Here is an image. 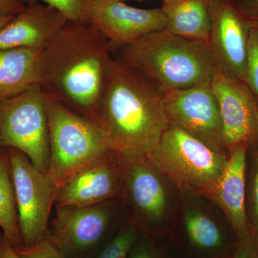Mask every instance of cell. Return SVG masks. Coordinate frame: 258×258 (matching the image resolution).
I'll return each instance as SVG.
<instances>
[{
    "instance_id": "obj_9",
    "label": "cell",
    "mask_w": 258,
    "mask_h": 258,
    "mask_svg": "<svg viewBox=\"0 0 258 258\" xmlns=\"http://www.w3.org/2000/svg\"><path fill=\"white\" fill-rule=\"evenodd\" d=\"M221 114L227 152L239 144L249 148L258 141V102L247 85L215 61L211 81Z\"/></svg>"
},
{
    "instance_id": "obj_35",
    "label": "cell",
    "mask_w": 258,
    "mask_h": 258,
    "mask_svg": "<svg viewBox=\"0 0 258 258\" xmlns=\"http://www.w3.org/2000/svg\"><path fill=\"white\" fill-rule=\"evenodd\" d=\"M232 1L235 2V3H236V0H232Z\"/></svg>"
},
{
    "instance_id": "obj_6",
    "label": "cell",
    "mask_w": 258,
    "mask_h": 258,
    "mask_svg": "<svg viewBox=\"0 0 258 258\" xmlns=\"http://www.w3.org/2000/svg\"><path fill=\"white\" fill-rule=\"evenodd\" d=\"M0 148L21 151L37 169L47 172L50 137L46 97L37 83L0 101Z\"/></svg>"
},
{
    "instance_id": "obj_15",
    "label": "cell",
    "mask_w": 258,
    "mask_h": 258,
    "mask_svg": "<svg viewBox=\"0 0 258 258\" xmlns=\"http://www.w3.org/2000/svg\"><path fill=\"white\" fill-rule=\"evenodd\" d=\"M247 152L248 147L243 143L237 144L229 151L227 164L211 198L225 213L239 241L252 232L246 205Z\"/></svg>"
},
{
    "instance_id": "obj_31",
    "label": "cell",
    "mask_w": 258,
    "mask_h": 258,
    "mask_svg": "<svg viewBox=\"0 0 258 258\" xmlns=\"http://www.w3.org/2000/svg\"><path fill=\"white\" fill-rule=\"evenodd\" d=\"M12 18L13 17H8V18H6V17H0V29L3 28L10 21V19Z\"/></svg>"
},
{
    "instance_id": "obj_22",
    "label": "cell",
    "mask_w": 258,
    "mask_h": 258,
    "mask_svg": "<svg viewBox=\"0 0 258 258\" xmlns=\"http://www.w3.org/2000/svg\"><path fill=\"white\" fill-rule=\"evenodd\" d=\"M252 152L249 181L246 189V205L249 225L258 238V141L249 148Z\"/></svg>"
},
{
    "instance_id": "obj_14",
    "label": "cell",
    "mask_w": 258,
    "mask_h": 258,
    "mask_svg": "<svg viewBox=\"0 0 258 258\" xmlns=\"http://www.w3.org/2000/svg\"><path fill=\"white\" fill-rule=\"evenodd\" d=\"M122 195L119 161L113 150L61 185L55 207L91 206L116 201Z\"/></svg>"
},
{
    "instance_id": "obj_32",
    "label": "cell",
    "mask_w": 258,
    "mask_h": 258,
    "mask_svg": "<svg viewBox=\"0 0 258 258\" xmlns=\"http://www.w3.org/2000/svg\"><path fill=\"white\" fill-rule=\"evenodd\" d=\"M250 21L251 25L254 28L258 29V18H249Z\"/></svg>"
},
{
    "instance_id": "obj_18",
    "label": "cell",
    "mask_w": 258,
    "mask_h": 258,
    "mask_svg": "<svg viewBox=\"0 0 258 258\" xmlns=\"http://www.w3.org/2000/svg\"><path fill=\"white\" fill-rule=\"evenodd\" d=\"M40 50L0 49V101L37 84Z\"/></svg>"
},
{
    "instance_id": "obj_25",
    "label": "cell",
    "mask_w": 258,
    "mask_h": 258,
    "mask_svg": "<svg viewBox=\"0 0 258 258\" xmlns=\"http://www.w3.org/2000/svg\"><path fill=\"white\" fill-rule=\"evenodd\" d=\"M20 258H67L66 254L50 237L32 247L15 249Z\"/></svg>"
},
{
    "instance_id": "obj_13",
    "label": "cell",
    "mask_w": 258,
    "mask_h": 258,
    "mask_svg": "<svg viewBox=\"0 0 258 258\" xmlns=\"http://www.w3.org/2000/svg\"><path fill=\"white\" fill-rule=\"evenodd\" d=\"M114 202L56 208L48 237L64 253L79 254L98 243L111 221Z\"/></svg>"
},
{
    "instance_id": "obj_7",
    "label": "cell",
    "mask_w": 258,
    "mask_h": 258,
    "mask_svg": "<svg viewBox=\"0 0 258 258\" xmlns=\"http://www.w3.org/2000/svg\"><path fill=\"white\" fill-rule=\"evenodd\" d=\"M8 149L20 235L24 247H32L48 237L51 211L59 186L21 151Z\"/></svg>"
},
{
    "instance_id": "obj_12",
    "label": "cell",
    "mask_w": 258,
    "mask_h": 258,
    "mask_svg": "<svg viewBox=\"0 0 258 258\" xmlns=\"http://www.w3.org/2000/svg\"><path fill=\"white\" fill-rule=\"evenodd\" d=\"M90 24L106 37L114 52L166 28L161 8L141 9L122 0H96Z\"/></svg>"
},
{
    "instance_id": "obj_11",
    "label": "cell",
    "mask_w": 258,
    "mask_h": 258,
    "mask_svg": "<svg viewBox=\"0 0 258 258\" xmlns=\"http://www.w3.org/2000/svg\"><path fill=\"white\" fill-rule=\"evenodd\" d=\"M210 12V52L217 62L246 85L249 19L232 0H211Z\"/></svg>"
},
{
    "instance_id": "obj_19",
    "label": "cell",
    "mask_w": 258,
    "mask_h": 258,
    "mask_svg": "<svg viewBox=\"0 0 258 258\" xmlns=\"http://www.w3.org/2000/svg\"><path fill=\"white\" fill-rule=\"evenodd\" d=\"M0 230L13 248L23 247L8 148H0Z\"/></svg>"
},
{
    "instance_id": "obj_4",
    "label": "cell",
    "mask_w": 258,
    "mask_h": 258,
    "mask_svg": "<svg viewBox=\"0 0 258 258\" xmlns=\"http://www.w3.org/2000/svg\"><path fill=\"white\" fill-rule=\"evenodd\" d=\"M147 157L180 191L210 200L228 159L227 153L171 124Z\"/></svg>"
},
{
    "instance_id": "obj_8",
    "label": "cell",
    "mask_w": 258,
    "mask_h": 258,
    "mask_svg": "<svg viewBox=\"0 0 258 258\" xmlns=\"http://www.w3.org/2000/svg\"><path fill=\"white\" fill-rule=\"evenodd\" d=\"M164 109L169 124L217 150L229 153L224 143L220 107L211 83L164 91Z\"/></svg>"
},
{
    "instance_id": "obj_2",
    "label": "cell",
    "mask_w": 258,
    "mask_h": 258,
    "mask_svg": "<svg viewBox=\"0 0 258 258\" xmlns=\"http://www.w3.org/2000/svg\"><path fill=\"white\" fill-rule=\"evenodd\" d=\"M91 120L101 127L115 152L148 156L169 125L164 91L113 56Z\"/></svg>"
},
{
    "instance_id": "obj_17",
    "label": "cell",
    "mask_w": 258,
    "mask_h": 258,
    "mask_svg": "<svg viewBox=\"0 0 258 258\" xmlns=\"http://www.w3.org/2000/svg\"><path fill=\"white\" fill-rule=\"evenodd\" d=\"M211 0H174L162 4L166 30L178 36L208 44L211 30Z\"/></svg>"
},
{
    "instance_id": "obj_10",
    "label": "cell",
    "mask_w": 258,
    "mask_h": 258,
    "mask_svg": "<svg viewBox=\"0 0 258 258\" xmlns=\"http://www.w3.org/2000/svg\"><path fill=\"white\" fill-rule=\"evenodd\" d=\"M118 154L122 199L134 211L135 222L157 223L167 213L169 200L162 175L147 156Z\"/></svg>"
},
{
    "instance_id": "obj_23",
    "label": "cell",
    "mask_w": 258,
    "mask_h": 258,
    "mask_svg": "<svg viewBox=\"0 0 258 258\" xmlns=\"http://www.w3.org/2000/svg\"><path fill=\"white\" fill-rule=\"evenodd\" d=\"M137 226L131 224L120 231L98 258H128L137 239Z\"/></svg>"
},
{
    "instance_id": "obj_27",
    "label": "cell",
    "mask_w": 258,
    "mask_h": 258,
    "mask_svg": "<svg viewBox=\"0 0 258 258\" xmlns=\"http://www.w3.org/2000/svg\"><path fill=\"white\" fill-rule=\"evenodd\" d=\"M28 5V0H0V17H13Z\"/></svg>"
},
{
    "instance_id": "obj_16",
    "label": "cell",
    "mask_w": 258,
    "mask_h": 258,
    "mask_svg": "<svg viewBox=\"0 0 258 258\" xmlns=\"http://www.w3.org/2000/svg\"><path fill=\"white\" fill-rule=\"evenodd\" d=\"M69 20L60 12L42 3L27 5L0 29V49L41 50Z\"/></svg>"
},
{
    "instance_id": "obj_34",
    "label": "cell",
    "mask_w": 258,
    "mask_h": 258,
    "mask_svg": "<svg viewBox=\"0 0 258 258\" xmlns=\"http://www.w3.org/2000/svg\"><path fill=\"white\" fill-rule=\"evenodd\" d=\"M3 233H2L1 232H0V242H1L2 240H3Z\"/></svg>"
},
{
    "instance_id": "obj_24",
    "label": "cell",
    "mask_w": 258,
    "mask_h": 258,
    "mask_svg": "<svg viewBox=\"0 0 258 258\" xmlns=\"http://www.w3.org/2000/svg\"><path fill=\"white\" fill-rule=\"evenodd\" d=\"M246 85L258 102V29L252 26L247 49Z\"/></svg>"
},
{
    "instance_id": "obj_26",
    "label": "cell",
    "mask_w": 258,
    "mask_h": 258,
    "mask_svg": "<svg viewBox=\"0 0 258 258\" xmlns=\"http://www.w3.org/2000/svg\"><path fill=\"white\" fill-rule=\"evenodd\" d=\"M232 258H258V238L253 232L244 240L239 241Z\"/></svg>"
},
{
    "instance_id": "obj_5",
    "label": "cell",
    "mask_w": 258,
    "mask_h": 258,
    "mask_svg": "<svg viewBox=\"0 0 258 258\" xmlns=\"http://www.w3.org/2000/svg\"><path fill=\"white\" fill-rule=\"evenodd\" d=\"M45 97L50 137L47 174L60 187L113 149L96 122Z\"/></svg>"
},
{
    "instance_id": "obj_20",
    "label": "cell",
    "mask_w": 258,
    "mask_h": 258,
    "mask_svg": "<svg viewBox=\"0 0 258 258\" xmlns=\"http://www.w3.org/2000/svg\"><path fill=\"white\" fill-rule=\"evenodd\" d=\"M184 227L190 242L198 248L212 250L221 247L223 237L216 222L203 212L189 210L185 213Z\"/></svg>"
},
{
    "instance_id": "obj_3",
    "label": "cell",
    "mask_w": 258,
    "mask_h": 258,
    "mask_svg": "<svg viewBox=\"0 0 258 258\" xmlns=\"http://www.w3.org/2000/svg\"><path fill=\"white\" fill-rule=\"evenodd\" d=\"M120 50L118 57L164 91L211 83L215 60L205 42L164 29Z\"/></svg>"
},
{
    "instance_id": "obj_33",
    "label": "cell",
    "mask_w": 258,
    "mask_h": 258,
    "mask_svg": "<svg viewBox=\"0 0 258 258\" xmlns=\"http://www.w3.org/2000/svg\"><path fill=\"white\" fill-rule=\"evenodd\" d=\"M122 1H127V0H122ZM162 4H166V3H171V2L174 1V0H161Z\"/></svg>"
},
{
    "instance_id": "obj_21",
    "label": "cell",
    "mask_w": 258,
    "mask_h": 258,
    "mask_svg": "<svg viewBox=\"0 0 258 258\" xmlns=\"http://www.w3.org/2000/svg\"><path fill=\"white\" fill-rule=\"evenodd\" d=\"M96 0H28V5L42 3L58 10L69 21L90 24Z\"/></svg>"
},
{
    "instance_id": "obj_1",
    "label": "cell",
    "mask_w": 258,
    "mask_h": 258,
    "mask_svg": "<svg viewBox=\"0 0 258 258\" xmlns=\"http://www.w3.org/2000/svg\"><path fill=\"white\" fill-rule=\"evenodd\" d=\"M113 52L92 25L68 21L40 51L37 84L47 98L91 120Z\"/></svg>"
},
{
    "instance_id": "obj_28",
    "label": "cell",
    "mask_w": 258,
    "mask_h": 258,
    "mask_svg": "<svg viewBox=\"0 0 258 258\" xmlns=\"http://www.w3.org/2000/svg\"><path fill=\"white\" fill-rule=\"evenodd\" d=\"M128 258H164L158 249L149 243H142L132 247Z\"/></svg>"
},
{
    "instance_id": "obj_30",
    "label": "cell",
    "mask_w": 258,
    "mask_h": 258,
    "mask_svg": "<svg viewBox=\"0 0 258 258\" xmlns=\"http://www.w3.org/2000/svg\"><path fill=\"white\" fill-rule=\"evenodd\" d=\"M0 258H20L4 237L0 242Z\"/></svg>"
},
{
    "instance_id": "obj_29",
    "label": "cell",
    "mask_w": 258,
    "mask_h": 258,
    "mask_svg": "<svg viewBox=\"0 0 258 258\" xmlns=\"http://www.w3.org/2000/svg\"><path fill=\"white\" fill-rule=\"evenodd\" d=\"M236 4L247 18H258V0H236Z\"/></svg>"
}]
</instances>
